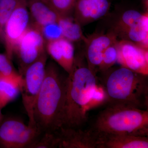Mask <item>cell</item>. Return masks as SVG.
I'll use <instances>...</instances> for the list:
<instances>
[{"mask_svg":"<svg viewBox=\"0 0 148 148\" xmlns=\"http://www.w3.org/2000/svg\"><path fill=\"white\" fill-rule=\"evenodd\" d=\"M59 148H96L97 135L91 128L61 127L56 131Z\"/></svg>","mask_w":148,"mask_h":148,"instance_id":"8fae6325","label":"cell"},{"mask_svg":"<svg viewBox=\"0 0 148 148\" xmlns=\"http://www.w3.org/2000/svg\"><path fill=\"white\" fill-rule=\"evenodd\" d=\"M67 76L61 74L53 62L47 64L45 77L34 110V124L40 134L55 132L62 126Z\"/></svg>","mask_w":148,"mask_h":148,"instance_id":"7a4b0ae2","label":"cell"},{"mask_svg":"<svg viewBox=\"0 0 148 148\" xmlns=\"http://www.w3.org/2000/svg\"><path fill=\"white\" fill-rule=\"evenodd\" d=\"M88 68L83 53L75 55L73 68L67 76L61 127L82 128L87 120L88 106L98 81Z\"/></svg>","mask_w":148,"mask_h":148,"instance_id":"6da1fadb","label":"cell"},{"mask_svg":"<svg viewBox=\"0 0 148 148\" xmlns=\"http://www.w3.org/2000/svg\"><path fill=\"white\" fill-rule=\"evenodd\" d=\"M11 60L6 53H0L1 76L17 78L22 76L14 68Z\"/></svg>","mask_w":148,"mask_h":148,"instance_id":"603a6c76","label":"cell"},{"mask_svg":"<svg viewBox=\"0 0 148 148\" xmlns=\"http://www.w3.org/2000/svg\"><path fill=\"white\" fill-rule=\"evenodd\" d=\"M91 129L99 134L148 137V110L120 103H107Z\"/></svg>","mask_w":148,"mask_h":148,"instance_id":"277c9868","label":"cell"},{"mask_svg":"<svg viewBox=\"0 0 148 148\" xmlns=\"http://www.w3.org/2000/svg\"><path fill=\"white\" fill-rule=\"evenodd\" d=\"M144 14V12L142 13L136 10L124 11L114 19L108 32H112L121 40L141 21Z\"/></svg>","mask_w":148,"mask_h":148,"instance_id":"2e32d148","label":"cell"},{"mask_svg":"<svg viewBox=\"0 0 148 148\" xmlns=\"http://www.w3.org/2000/svg\"><path fill=\"white\" fill-rule=\"evenodd\" d=\"M27 6L32 21L36 28L57 22L58 15L46 3L41 0H27Z\"/></svg>","mask_w":148,"mask_h":148,"instance_id":"9a60e30c","label":"cell"},{"mask_svg":"<svg viewBox=\"0 0 148 148\" xmlns=\"http://www.w3.org/2000/svg\"><path fill=\"white\" fill-rule=\"evenodd\" d=\"M0 41L4 43V33L0 27Z\"/></svg>","mask_w":148,"mask_h":148,"instance_id":"484cf974","label":"cell"},{"mask_svg":"<svg viewBox=\"0 0 148 148\" xmlns=\"http://www.w3.org/2000/svg\"><path fill=\"white\" fill-rule=\"evenodd\" d=\"M37 28L41 33L46 42L63 38L61 28L57 22L49 23Z\"/></svg>","mask_w":148,"mask_h":148,"instance_id":"7402d4cb","label":"cell"},{"mask_svg":"<svg viewBox=\"0 0 148 148\" xmlns=\"http://www.w3.org/2000/svg\"><path fill=\"white\" fill-rule=\"evenodd\" d=\"M117 62L133 71L148 75V49L131 42L119 40Z\"/></svg>","mask_w":148,"mask_h":148,"instance_id":"9c48e42d","label":"cell"},{"mask_svg":"<svg viewBox=\"0 0 148 148\" xmlns=\"http://www.w3.org/2000/svg\"><path fill=\"white\" fill-rule=\"evenodd\" d=\"M57 22L61 28L63 38L73 42L85 41L86 37L83 33L82 27L73 15L59 16Z\"/></svg>","mask_w":148,"mask_h":148,"instance_id":"ac0fdd59","label":"cell"},{"mask_svg":"<svg viewBox=\"0 0 148 148\" xmlns=\"http://www.w3.org/2000/svg\"><path fill=\"white\" fill-rule=\"evenodd\" d=\"M40 135L36 126L20 120L3 119L0 123V147L29 148Z\"/></svg>","mask_w":148,"mask_h":148,"instance_id":"52a82bcc","label":"cell"},{"mask_svg":"<svg viewBox=\"0 0 148 148\" xmlns=\"http://www.w3.org/2000/svg\"><path fill=\"white\" fill-rule=\"evenodd\" d=\"M31 24L27 0H22L13 11L4 28L6 54L10 59L18 41Z\"/></svg>","mask_w":148,"mask_h":148,"instance_id":"ba28073f","label":"cell"},{"mask_svg":"<svg viewBox=\"0 0 148 148\" xmlns=\"http://www.w3.org/2000/svg\"><path fill=\"white\" fill-rule=\"evenodd\" d=\"M107 96L102 85L97 84L93 90L88 106V111L90 109L97 107L101 104L106 103Z\"/></svg>","mask_w":148,"mask_h":148,"instance_id":"cb8c5ba5","label":"cell"},{"mask_svg":"<svg viewBox=\"0 0 148 148\" xmlns=\"http://www.w3.org/2000/svg\"><path fill=\"white\" fill-rule=\"evenodd\" d=\"M47 60L46 52L29 66L22 75L20 94L29 117L28 125L31 126H36L34 120V107L45 77Z\"/></svg>","mask_w":148,"mask_h":148,"instance_id":"5b68a950","label":"cell"},{"mask_svg":"<svg viewBox=\"0 0 148 148\" xmlns=\"http://www.w3.org/2000/svg\"><path fill=\"white\" fill-rule=\"evenodd\" d=\"M22 76L13 78L0 76V108L15 100L20 94Z\"/></svg>","mask_w":148,"mask_h":148,"instance_id":"e0dca14e","label":"cell"},{"mask_svg":"<svg viewBox=\"0 0 148 148\" xmlns=\"http://www.w3.org/2000/svg\"><path fill=\"white\" fill-rule=\"evenodd\" d=\"M77 0H47V3L59 16L73 15Z\"/></svg>","mask_w":148,"mask_h":148,"instance_id":"d6986e66","label":"cell"},{"mask_svg":"<svg viewBox=\"0 0 148 148\" xmlns=\"http://www.w3.org/2000/svg\"><path fill=\"white\" fill-rule=\"evenodd\" d=\"M101 73L106 103H120L148 110V75L121 66L112 67Z\"/></svg>","mask_w":148,"mask_h":148,"instance_id":"3957f363","label":"cell"},{"mask_svg":"<svg viewBox=\"0 0 148 148\" xmlns=\"http://www.w3.org/2000/svg\"><path fill=\"white\" fill-rule=\"evenodd\" d=\"M22 0H0V9L12 14Z\"/></svg>","mask_w":148,"mask_h":148,"instance_id":"d4e9b609","label":"cell"},{"mask_svg":"<svg viewBox=\"0 0 148 148\" xmlns=\"http://www.w3.org/2000/svg\"><path fill=\"white\" fill-rule=\"evenodd\" d=\"M41 1H43L47 3V0H41Z\"/></svg>","mask_w":148,"mask_h":148,"instance_id":"83f0119b","label":"cell"},{"mask_svg":"<svg viewBox=\"0 0 148 148\" xmlns=\"http://www.w3.org/2000/svg\"><path fill=\"white\" fill-rule=\"evenodd\" d=\"M58 147L55 132H45L40 134L29 148H54Z\"/></svg>","mask_w":148,"mask_h":148,"instance_id":"44dd1931","label":"cell"},{"mask_svg":"<svg viewBox=\"0 0 148 148\" xmlns=\"http://www.w3.org/2000/svg\"><path fill=\"white\" fill-rule=\"evenodd\" d=\"M96 148H148L147 136L126 134H97Z\"/></svg>","mask_w":148,"mask_h":148,"instance_id":"5bb4252c","label":"cell"},{"mask_svg":"<svg viewBox=\"0 0 148 148\" xmlns=\"http://www.w3.org/2000/svg\"><path fill=\"white\" fill-rule=\"evenodd\" d=\"M118 40L110 45L104 52L98 73H101L106 71L112 67L117 62Z\"/></svg>","mask_w":148,"mask_h":148,"instance_id":"ffe728a7","label":"cell"},{"mask_svg":"<svg viewBox=\"0 0 148 148\" xmlns=\"http://www.w3.org/2000/svg\"><path fill=\"white\" fill-rule=\"evenodd\" d=\"M110 7L109 0H77L73 16L82 27L106 16Z\"/></svg>","mask_w":148,"mask_h":148,"instance_id":"7c38bea8","label":"cell"},{"mask_svg":"<svg viewBox=\"0 0 148 148\" xmlns=\"http://www.w3.org/2000/svg\"><path fill=\"white\" fill-rule=\"evenodd\" d=\"M46 51L68 74L71 72L75 55L73 42L64 38L47 42Z\"/></svg>","mask_w":148,"mask_h":148,"instance_id":"4fadbf2b","label":"cell"},{"mask_svg":"<svg viewBox=\"0 0 148 148\" xmlns=\"http://www.w3.org/2000/svg\"><path fill=\"white\" fill-rule=\"evenodd\" d=\"M46 42L39 30L31 23L14 52L13 57L16 56L20 75H23L27 68L46 52Z\"/></svg>","mask_w":148,"mask_h":148,"instance_id":"8992f818","label":"cell"},{"mask_svg":"<svg viewBox=\"0 0 148 148\" xmlns=\"http://www.w3.org/2000/svg\"><path fill=\"white\" fill-rule=\"evenodd\" d=\"M118 40L115 35L109 32H97L86 37L83 53L88 68L95 75L98 73L106 49Z\"/></svg>","mask_w":148,"mask_h":148,"instance_id":"30bf717a","label":"cell"},{"mask_svg":"<svg viewBox=\"0 0 148 148\" xmlns=\"http://www.w3.org/2000/svg\"><path fill=\"white\" fill-rule=\"evenodd\" d=\"M1 109L0 108V123H1L3 119L2 114L1 112Z\"/></svg>","mask_w":148,"mask_h":148,"instance_id":"4316f807","label":"cell"}]
</instances>
